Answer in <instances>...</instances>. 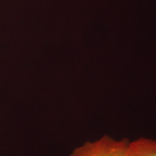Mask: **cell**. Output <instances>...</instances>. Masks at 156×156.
I'll return each mask as SVG.
<instances>
[{
  "label": "cell",
  "instance_id": "cell-2",
  "mask_svg": "<svg viewBox=\"0 0 156 156\" xmlns=\"http://www.w3.org/2000/svg\"><path fill=\"white\" fill-rule=\"evenodd\" d=\"M125 156H156V140L140 137L129 140Z\"/></svg>",
  "mask_w": 156,
  "mask_h": 156
},
{
  "label": "cell",
  "instance_id": "cell-1",
  "mask_svg": "<svg viewBox=\"0 0 156 156\" xmlns=\"http://www.w3.org/2000/svg\"><path fill=\"white\" fill-rule=\"evenodd\" d=\"M129 142L128 138L118 140L106 135L84 142L76 147L69 156H125Z\"/></svg>",
  "mask_w": 156,
  "mask_h": 156
}]
</instances>
